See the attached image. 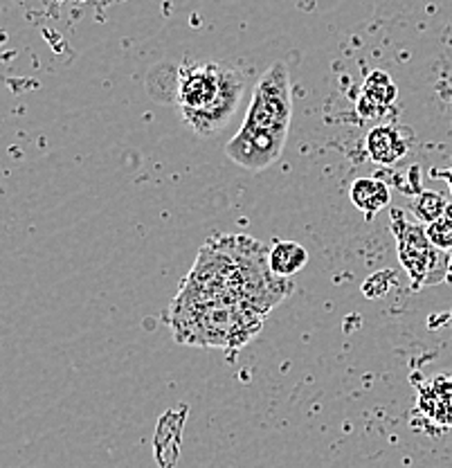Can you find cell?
Masks as SVG:
<instances>
[{"instance_id":"6da1fadb","label":"cell","mask_w":452,"mask_h":468,"mask_svg":"<svg viewBox=\"0 0 452 468\" xmlns=\"http://www.w3.org/2000/svg\"><path fill=\"white\" fill-rule=\"evenodd\" d=\"M268 248L246 234H226L201 248L173 302H239L266 318L293 292L270 271Z\"/></svg>"},{"instance_id":"7a4b0ae2","label":"cell","mask_w":452,"mask_h":468,"mask_svg":"<svg viewBox=\"0 0 452 468\" xmlns=\"http://www.w3.org/2000/svg\"><path fill=\"white\" fill-rule=\"evenodd\" d=\"M243 90L246 84L237 70L216 63L189 66L178 77V106L183 120L198 135H216L235 117Z\"/></svg>"},{"instance_id":"3957f363","label":"cell","mask_w":452,"mask_h":468,"mask_svg":"<svg viewBox=\"0 0 452 468\" xmlns=\"http://www.w3.org/2000/svg\"><path fill=\"white\" fill-rule=\"evenodd\" d=\"M169 322L183 345L243 347L264 326V315L239 302H173Z\"/></svg>"},{"instance_id":"277c9868","label":"cell","mask_w":452,"mask_h":468,"mask_svg":"<svg viewBox=\"0 0 452 468\" xmlns=\"http://www.w3.org/2000/svg\"><path fill=\"white\" fill-rule=\"evenodd\" d=\"M290 117H293V88H290L289 70L281 61L272 63L259 84L252 92V101L247 106L246 120L241 126L252 131L289 138Z\"/></svg>"},{"instance_id":"5b68a950","label":"cell","mask_w":452,"mask_h":468,"mask_svg":"<svg viewBox=\"0 0 452 468\" xmlns=\"http://www.w3.org/2000/svg\"><path fill=\"white\" fill-rule=\"evenodd\" d=\"M392 226L394 234H396L398 260H401L407 275L412 277L416 289L439 280V277L435 275V271H441L444 263H441L439 250L432 246L426 230H421L415 223L405 221V218L401 217V212H394Z\"/></svg>"},{"instance_id":"8992f818","label":"cell","mask_w":452,"mask_h":468,"mask_svg":"<svg viewBox=\"0 0 452 468\" xmlns=\"http://www.w3.org/2000/svg\"><path fill=\"white\" fill-rule=\"evenodd\" d=\"M419 410L439 426L452 428V377H435L419 389Z\"/></svg>"},{"instance_id":"52a82bcc","label":"cell","mask_w":452,"mask_h":468,"mask_svg":"<svg viewBox=\"0 0 452 468\" xmlns=\"http://www.w3.org/2000/svg\"><path fill=\"white\" fill-rule=\"evenodd\" d=\"M364 149L376 165H396L410 146L403 138V131L396 126H376L369 131Z\"/></svg>"},{"instance_id":"ba28073f","label":"cell","mask_w":452,"mask_h":468,"mask_svg":"<svg viewBox=\"0 0 452 468\" xmlns=\"http://www.w3.org/2000/svg\"><path fill=\"white\" fill-rule=\"evenodd\" d=\"M398 90L394 86V81L390 80V75L383 70H373L372 75L364 80L363 84V97L358 101V109H361L363 115L373 117L381 113L383 109L392 104L396 100Z\"/></svg>"},{"instance_id":"9c48e42d","label":"cell","mask_w":452,"mask_h":468,"mask_svg":"<svg viewBox=\"0 0 452 468\" xmlns=\"http://www.w3.org/2000/svg\"><path fill=\"white\" fill-rule=\"evenodd\" d=\"M270 271L281 280H289L290 275H298L301 268L309 263V252L298 241H279L268 252Z\"/></svg>"},{"instance_id":"30bf717a","label":"cell","mask_w":452,"mask_h":468,"mask_svg":"<svg viewBox=\"0 0 452 468\" xmlns=\"http://www.w3.org/2000/svg\"><path fill=\"white\" fill-rule=\"evenodd\" d=\"M352 203L367 217H373L390 203V187L378 178H358L352 185Z\"/></svg>"},{"instance_id":"8fae6325","label":"cell","mask_w":452,"mask_h":468,"mask_svg":"<svg viewBox=\"0 0 452 468\" xmlns=\"http://www.w3.org/2000/svg\"><path fill=\"white\" fill-rule=\"evenodd\" d=\"M415 214L421 221H436V218L446 217V201L441 194L436 192H423L415 201Z\"/></svg>"},{"instance_id":"7c38bea8","label":"cell","mask_w":452,"mask_h":468,"mask_svg":"<svg viewBox=\"0 0 452 468\" xmlns=\"http://www.w3.org/2000/svg\"><path fill=\"white\" fill-rule=\"evenodd\" d=\"M426 234L436 250H452V217H441L432 221Z\"/></svg>"},{"instance_id":"4fadbf2b","label":"cell","mask_w":452,"mask_h":468,"mask_svg":"<svg viewBox=\"0 0 452 468\" xmlns=\"http://www.w3.org/2000/svg\"><path fill=\"white\" fill-rule=\"evenodd\" d=\"M441 176H444V178L448 180V185H450V189H452V169H450V172H441Z\"/></svg>"}]
</instances>
